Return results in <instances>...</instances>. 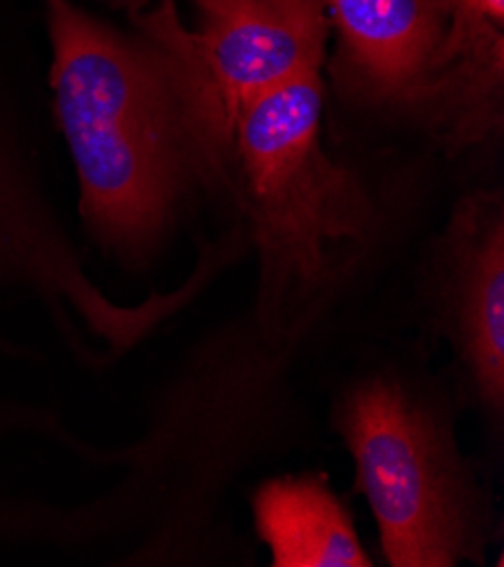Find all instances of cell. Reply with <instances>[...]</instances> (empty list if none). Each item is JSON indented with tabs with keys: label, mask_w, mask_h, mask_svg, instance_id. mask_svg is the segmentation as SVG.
Returning <instances> with one entry per match:
<instances>
[{
	"label": "cell",
	"mask_w": 504,
	"mask_h": 567,
	"mask_svg": "<svg viewBox=\"0 0 504 567\" xmlns=\"http://www.w3.org/2000/svg\"><path fill=\"white\" fill-rule=\"evenodd\" d=\"M54 118L91 240L147 269L199 202H234V127L175 0L136 12L134 32L73 0H45Z\"/></svg>",
	"instance_id": "cell-1"
},
{
	"label": "cell",
	"mask_w": 504,
	"mask_h": 567,
	"mask_svg": "<svg viewBox=\"0 0 504 567\" xmlns=\"http://www.w3.org/2000/svg\"><path fill=\"white\" fill-rule=\"evenodd\" d=\"M391 567L482 563L493 506L436 391L397 369L349 382L330 414Z\"/></svg>",
	"instance_id": "cell-3"
},
{
	"label": "cell",
	"mask_w": 504,
	"mask_h": 567,
	"mask_svg": "<svg viewBox=\"0 0 504 567\" xmlns=\"http://www.w3.org/2000/svg\"><path fill=\"white\" fill-rule=\"evenodd\" d=\"M195 41L224 113L236 127L258 97L323 73L328 0H191Z\"/></svg>",
	"instance_id": "cell-6"
},
{
	"label": "cell",
	"mask_w": 504,
	"mask_h": 567,
	"mask_svg": "<svg viewBox=\"0 0 504 567\" xmlns=\"http://www.w3.org/2000/svg\"><path fill=\"white\" fill-rule=\"evenodd\" d=\"M328 19L330 89L356 111L423 132L448 30L445 0H328Z\"/></svg>",
	"instance_id": "cell-5"
},
{
	"label": "cell",
	"mask_w": 504,
	"mask_h": 567,
	"mask_svg": "<svg viewBox=\"0 0 504 567\" xmlns=\"http://www.w3.org/2000/svg\"><path fill=\"white\" fill-rule=\"evenodd\" d=\"M254 529L274 567H371L353 518L321 475L263 482L251 497Z\"/></svg>",
	"instance_id": "cell-7"
},
{
	"label": "cell",
	"mask_w": 504,
	"mask_h": 567,
	"mask_svg": "<svg viewBox=\"0 0 504 567\" xmlns=\"http://www.w3.org/2000/svg\"><path fill=\"white\" fill-rule=\"evenodd\" d=\"M326 78L310 73L251 102L234 127V204L256 247L251 319L295 347L382 240L387 206L360 165L323 145Z\"/></svg>",
	"instance_id": "cell-2"
},
{
	"label": "cell",
	"mask_w": 504,
	"mask_h": 567,
	"mask_svg": "<svg viewBox=\"0 0 504 567\" xmlns=\"http://www.w3.org/2000/svg\"><path fill=\"white\" fill-rule=\"evenodd\" d=\"M448 8H455V6H464V3H471V0H445Z\"/></svg>",
	"instance_id": "cell-8"
},
{
	"label": "cell",
	"mask_w": 504,
	"mask_h": 567,
	"mask_svg": "<svg viewBox=\"0 0 504 567\" xmlns=\"http://www.w3.org/2000/svg\"><path fill=\"white\" fill-rule=\"evenodd\" d=\"M428 292L482 412L504 414V197L464 195L430 249Z\"/></svg>",
	"instance_id": "cell-4"
}]
</instances>
